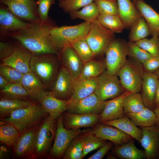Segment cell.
I'll return each instance as SVG.
<instances>
[{"label":"cell","instance_id":"obj_15","mask_svg":"<svg viewBox=\"0 0 159 159\" xmlns=\"http://www.w3.org/2000/svg\"><path fill=\"white\" fill-rule=\"evenodd\" d=\"M73 79L69 71L62 66L49 95L58 99L69 100L72 93Z\"/></svg>","mask_w":159,"mask_h":159},{"label":"cell","instance_id":"obj_45","mask_svg":"<svg viewBox=\"0 0 159 159\" xmlns=\"http://www.w3.org/2000/svg\"><path fill=\"white\" fill-rule=\"evenodd\" d=\"M0 74L10 83H21L24 74L8 65H0Z\"/></svg>","mask_w":159,"mask_h":159},{"label":"cell","instance_id":"obj_50","mask_svg":"<svg viewBox=\"0 0 159 159\" xmlns=\"http://www.w3.org/2000/svg\"><path fill=\"white\" fill-rule=\"evenodd\" d=\"M113 143L107 142L104 145L99 148L94 154L89 157L88 159H102L109 151L113 148Z\"/></svg>","mask_w":159,"mask_h":159},{"label":"cell","instance_id":"obj_1","mask_svg":"<svg viewBox=\"0 0 159 159\" xmlns=\"http://www.w3.org/2000/svg\"><path fill=\"white\" fill-rule=\"evenodd\" d=\"M56 26L49 20L31 23L28 28L13 33L9 37L16 40L32 54L50 53L59 57L52 42L50 30Z\"/></svg>","mask_w":159,"mask_h":159},{"label":"cell","instance_id":"obj_54","mask_svg":"<svg viewBox=\"0 0 159 159\" xmlns=\"http://www.w3.org/2000/svg\"><path fill=\"white\" fill-rule=\"evenodd\" d=\"M153 111L155 112L157 119V124L159 126V105L155 106Z\"/></svg>","mask_w":159,"mask_h":159},{"label":"cell","instance_id":"obj_55","mask_svg":"<svg viewBox=\"0 0 159 159\" xmlns=\"http://www.w3.org/2000/svg\"><path fill=\"white\" fill-rule=\"evenodd\" d=\"M106 158L107 159H117L118 158L112 153L108 152L106 154Z\"/></svg>","mask_w":159,"mask_h":159},{"label":"cell","instance_id":"obj_6","mask_svg":"<svg viewBox=\"0 0 159 159\" xmlns=\"http://www.w3.org/2000/svg\"><path fill=\"white\" fill-rule=\"evenodd\" d=\"M144 71L142 64L130 57L116 75L126 91L140 93Z\"/></svg>","mask_w":159,"mask_h":159},{"label":"cell","instance_id":"obj_27","mask_svg":"<svg viewBox=\"0 0 159 159\" xmlns=\"http://www.w3.org/2000/svg\"><path fill=\"white\" fill-rule=\"evenodd\" d=\"M134 139L120 145H116L111 150V153L117 158L121 159H145L144 150L138 148Z\"/></svg>","mask_w":159,"mask_h":159},{"label":"cell","instance_id":"obj_57","mask_svg":"<svg viewBox=\"0 0 159 159\" xmlns=\"http://www.w3.org/2000/svg\"><path fill=\"white\" fill-rule=\"evenodd\" d=\"M158 136H159V128L158 131Z\"/></svg>","mask_w":159,"mask_h":159},{"label":"cell","instance_id":"obj_13","mask_svg":"<svg viewBox=\"0 0 159 159\" xmlns=\"http://www.w3.org/2000/svg\"><path fill=\"white\" fill-rule=\"evenodd\" d=\"M41 122L20 133L17 141L13 147L12 154L14 158L27 159L32 154Z\"/></svg>","mask_w":159,"mask_h":159},{"label":"cell","instance_id":"obj_43","mask_svg":"<svg viewBox=\"0 0 159 159\" xmlns=\"http://www.w3.org/2000/svg\"><path fill=\"white\" fill-rule=\"evenodd\" d=\"M135 43L152 56H159V36H152L150 39L145 38Z\"/></svg>","mask_w":159,"mask_h":159},{"label":"cell","instance_id":"obj_35","mask_svg":"<svg viewBox=\"0 0 159 159\" xmlns=\"http://www.w3.org/2000/svg\"><path fill=\"white\" fill-rule=\"evenodd\" d=\"M0 99H12L29 100V96L21 83H11L0 90Z\"/></svg>","mask_w":159,"mask_h":159},{"label":"cell","instance_id":"obj_30","mask_svg":"<svg viewBox=\"0 0 159 159\" xmlns=\"http://www.w3.org/2000/svg\"><path fill=\"white\" fill-rule=\"evenodd\" d=\"M137 126L140 127L151 126L157 124V119L154 111L146 107L136 113L125 114Z\"/></svg>","mask_w":159,"mask_h":159},{"label":"cell","instance_id":"obj_17","mask_svg":"<svg viewBox=\"0 0 159 159\" xmlns=\"http://www.w3.org/2000/svg\"><path fill=\"white\" fill-rule=\"evenodd\" d=\"M93 127L91 131L96 136L108 140L116 145L123 144L133 139L117 128L102 123H98Z\"/></svg>","mask_w":159,"mask_h":159},{"label":"cell","instance_id":"obj_18","mask_svg":"<svg viewBox=\"0 0 159 159\" xmlns=\"http://www.w3.org/2000/svg\"><path fill=\"white\" fill-rule=\"evenodd\" d=\"M32 55L31 52L19 43L10 56L1 60L2 63L25 74L31 72L29 64Z\"/></svg>","mask_w":159,"mask_h":159},{"label":"cell","instance_id":"obj_29","mask_svg":"<svg viewBox=\"0 0 159 159\" xmlns=\"http://www.w3.org/2000/svg\"><path fill=\"white\" fill-rule=\"evenodd\" d=\"M39 102L49 115L57 119L63 112L66 111L68 100L57 99L49 94Z\"/></svg>","mask_w":159,"mask_h":159},{"label":"cell","instance_id":"obj_53","mask_svg":"<svg viewBox=\"0 0 159 159\" xmlns=\"http://www.w3.org/2000/svg\"><path fill=\"white\" fill-rule=\"evenodd\" d=\"M155 106L159 105V80L158 81L155 98Z\"/></svg>","mask_w":159,"mask_h":159},{"label":"cell","instance_id":"obj_34","mask_svg":"<svg viewBox=\"0 0 159 159\" xmlns=\"http://www.w3.org/2000/svg\"><path fill=\"white\" fill-rule=\"evenodd\" d=\"M106 70L105 59L100 61L92 59L84 63L79 77L84 78H96Z\"/></svg>","mask_w":159,"mask_h":159},{"label":"cell","instance_id":"obj_56","mask_svg":"<svg viewBox=\"0 0 159 159\" xmlns=\"http://www.w3.org/2000/svg\"><path fill=\"white\" fill-rule=\"evenodd\" d=\"M154 73L156 75L159 79V69L156 70Z\"/></svg>","mask_w":159,"mask_h":159},{"label":"cell","instance_id":"obj_8","mask_svg":"<svg viewBox=\"0 0 159 159\" xmlns=\"http://www.w3.org/2000/svg\"><path fill=\"white\" fill-rule=\"evenodd\" d=\"M106 71L116 75L126 62L128 56L127 42L121 38L115 39L105 53Z\"/></svg>","mask_w":159,"mask_h":159},{"label":"cell","instance_id":"obj_41","mask_svg":"<svg viewBox=\"0 0 159 159\" xmlns=\"http://www.w3.org/2000/svg\"><path fill=\"white\" fill-rule=\"evenodd\" d=\"M83 148L80 135L74 138L69 144L63 155V159H82Z\"/></svg>","mask_w":159,"mask_h":159},{"label":"cell","instance_id":"obj_14","mask_svg":"<svg viewBox=\"0 0 159 159\" xmlns=\"http://www.w3.org/2000/svg\"><path fill=\"white\" fill-rule=\"evenodd\" d=\"M0 7V32L1 37H9L10 35L28 27L31 23L19 18L6 6Z\"/></svg>","mask_w":159,"mask_h":159},{"label":"cell","instance_id":"obj_46","mask_svg":"<svg viewBox=\"0 0 159 159\" xmlns=\"http://www.w3.org/2000/svg\"><path fill=\"white\" fill-rule=\"evenodd\" d=\"M94 0H64L60 1L58 6L65 13L77 11L92 3Z\"/></svg>","mask_w":159,"mask_h":159},{"label":"cell","instance_id":"obj_16","mask_svg":"<svg viewBox=\"0 0 159 159\" xmlns=\"http://www.w3.org/2000/svg\"><path fill=\"white\" fill-rule=\"evenodd\" d=\"M140 128L143 133L140 143L144 149L146 159H159V126L156 124L151 126Z\"/></svg>","mask_w":159,"mask_h":159},{"label":"cell","instance_id":"obj_37","mask_svg":"<svg viewBox=\"0 0 159 159\" xmlns=\"http://www.w3.org/2000/svg\"><path fill=\"white\" fill-rule=\"evenodd\" d=\"M69 13L72 19H80L91 23L97 19L100 15L97 6L94 1L84 7L80 10L72 11Z\"/></svg>","mask_w":159,"mask_h":159},{"label":"cell","instance_id":"obj_23","mask_svg":"<svg viewBox=\"0 0 159 159\" xmlns=\"http://www.w3.org/2000/svg\"><path fill=\"white\" fill-rule=\"evenodd\" d=\"M130 92L126 91L121 95L108 100L104 110L100 114L99 122L102 123L123 117L125 115L124 100Z\"/></svg>","mask_w":159,"mask_h":159},{"label":"cell","instance_id":"obj_33","mask_svg":"<svg viewBox=\"0 0 159 159\" xmlns=\"http://www.w3.org/2000/svg\"><path fill=\"white\" fill-rule=\"evenodd\" d=\"M35 102L33 101L12 99H0V116L3 118L8 117L13 111L26 107Z\"/></svg>","mask_w":159,"mask_h":159},{"label":"cell","instance_id":"obj_31","mask_svg":"<svg viewBox=\"0 0 159 159\" xmlns=\"http://www.w3.org/2000/svg\"><path fill=\"white\" fill-rule=\"evenodd\" d=\"M0 141L8 148L13 147L20 133L12 124L3 120L0 122Z\"/></svg>","mask_w":159,"mask_h":159},{"label":"cell","instance_id":"obj_40","mask_svg":"<svg viewBox=\"0 0 159 159\" xmlns=\"http://www.w3.org/2000/svg\"><path fill=\"white\" fill-rule=\"evenodd\" d=\"M73 48L84 63L93 59L94 54L85 38L80 39L72 43Z\"/></svg>","mask_w":159,"mask_h":159},{"label":"cell","instance_id":"obj_49","mask_svg":"<svg viewBox=\"0 0 159 159\" xmlns=\"http://www.w3.org/2000/svg\"><path fill=\"white\" fill-rule=\"evenodd\" d=\"M143 65L145 71L154 73L159 69V56H151Z\"/></svg>","mask_w":159,"mask_h":159},{"label":"cell","instance_id":"obj_2","mask_svg":"<svg viewBox=\"0 0 159 159\" xmlns=\"http://www.w3.org/2000/svg\"><path fill=\"white\" fill-rule=\"evenodd\" d=\"M59 57L50 53L32 54L29 64L31 72L40 79L47 89L51 90L61 67Z\"/></svg>","mask_w":159,"mask_h":159},{"label":"cell","instance_id":"obj_44","mask_svg":"<svg viewBox=\"0 0 159 159\" xmlns=\"http://www.w3.org/2000/svg\"><path fill=\"white\" fill-rule=\"evenodd\" d=\"M100 14H113L119 16L117 0H94Z\"/></svg>","mask_w":159,"mask_h":159},{"label":"cell","instance_id":"obj_20","mask_svg":"<svg viewBox=\"0 0 159 159\" xmlns=\"http://www.w3.org/2000/svg\"><path fill=\"white\" fill-rule=\"evenodd\" d=\"M62 116L64 127L70 129L93 127L99 122L100 114H74L65 111Z\"/></svg>","mask_w":159,"mask_h":159},{"label":"cell","instance_id":"obj_7","mask_svg":"<svg viewBox=\"0 0 159 159\" xmlns=\"http://www.w3.org/2000/svg\"><path fill=\"white\" fill-rule=\"evenodd\" d=\"M85 39L95 57L105 54L115 38V33L104 27L96 19L91 23L90 30Z\"/></svg>","mask_w":159,"mask_h":159},{"label":"cell","instance_id":"obj_22","mask_svg":"<svg viewBox=\"0 0 159 159\" xmlns=\"http://www.w3.org/2000/svg\"><path fill=\"white\" fill-rule=\"evenodd\" d=\"M159 79L153 72L144 71L140 93L145 106L153 110L155 98Z\"/></svg>","mask_w":159,"mask_h":159},{"label":"cell","instance_id":"obj_26","mask_svg":"<svg viewBox=\"0 0 159 159\" xmlns=\"http://www.w3.org/2000/svg\"><path fill=\"white\" fill-rule=\"evenodd\" d=\"M97 81V77L74 78L72 93L69 100L81 99L94 93L96 87Z\"/></svg>","mask_w":159,"mask_h":159},{"label":"cell","instance_id":"obj_25","mask_svg":"<svg viewBox=\"0 0 159 159\" xmlns=\"http://www.w3.org/2000/svg\"><path fill=\"white\" fill-rule=\"evenodd\" d=\"M119 16L125 29H130L142 16L132 1L131 0H117Z\"/></svg>","mask_w":159,"mask_h":159},{"label":"cell","instance_id":"obj_28","mask_svg":"<svg viewBox=\"0 0 159 159\" xmlns=\"http://www.w3.org/2000/svg\"><path fill=\"white\" fill-rule=\"evenodd\" d=\"M102 123L116 127L130 135L140 143L142 130L136 126L127 116Z\"/></svg>","mask_w":159,"mask_h":159},{"label":"cell","instance_id":"obj_24","mask_svg":"<svg viewBox=\"0 0 159 159\" xmlns=\"http://www.w3.org/2000/svg\"><path fill=\"white\" fill-rule=\"evenodd\" d=\"M132 2L146 21L151 35L159 37V13L144 0H133Z\"/></svg>","mask_w":159,"mask_h":159},{"label":"cell","instance_id":"obj_42","mask_svg":"<svg viewBox=\"0 0 159 159\" xmlns=\"http://www.w3.org/2000/svg\"><path fill=\"white\" fill-rule=\"evenodd\" d=\"M128 56L143 64L152 56L135 42H127Z\"/></svg>","mask_w":159,"mask_h":159},{"label":"cell","instance_id":"obj_3","mask_svg":"<svg viewBox=\"0 0 159 159\" xmlns=\"http://www.w3.org/2000/svg\"><path fill=\"white\" fill-rule=\"evenodd\" d=\"M91 23L85 21L78 24L60 27L52 26L50 32L53 43L60 53L64 47L73 42L85 38L88 34Z\"/></svg>","mask_w":159,"mask_h":159},{"label":"cell","instance_id":"obj_58","mask_svg":"<svg viewBox=\"0 0 159 159\" xmlns=\"http://www.w3.org/2000/svg\"><path fill=\"white\" fill-rule=\"evenodd\" d=\"M63 0H59V2L63 1Z\"/></svg>","mask_w":159,"mask_h":159},{"label":"cell","instance_id":"obj_5","mask_svg":"<svg viewBox=\"0 0 159 159\" xmlns=\"http://www.w3.org/2000/svg\"><path fill=\"white\" fill-rule=\"evenodd\" d=\"M49 115L39 102H34L26 107L15 110L1 120L14 125L20 133L42 121Z\"/></svg>","mask_w":159,"mask_h":159},{"label":"cell","instance_id":"obj_38","mask_svg":"<svg viewBox=\"0 0 159 159\" xmlns=\"http://www.w3.org/2000/svg\"><path fill=\"white\" fill-rule=\"evenodd\" d=\"M129 42H135L151 35L149 27L144 19H139L130 29Z\"/></svg>","mask_w":159,"mask_h":159},{"label":"cell","instance_id":"obj_39","mask_svg":"<svg viewBox=\"0 0 159 159\" xmlns=\"http://www.w3.org/2000/svg\"><path fill=\"white\" fill-rule=\"evenodd\" d=\"M97 20L103 26L114 33H120L125 29L119 16L113 14H100Z\"/></svg>","mask_w":159,"mask_h":159},{"label":"cell","instance_id":"obj_59","mask_svg":"<svg viewBox=\"0 0 159 159\" xmlns=\"http://www.w3.org/2000/svg\"></svg>","mask_w":159,"mask_h":159},{"label":"cell","instance_id":"obj_48","mask_svg":"<svg viewBox=\"0 0 159 159\" xmlns=\"http://www.w3.org/2000/svg\"><path fill=\"white\" fill-rule=\"evenodd\" d=\"M16 45L9 42L0 41V59L2 60L10 56L14 51Z\"/></svg>","mask_w":159,"mask_h":159},{"label":"cell","instance_id":"obj_47","mask_svg":"<svg viewBox=\"0 0 159 159\" xmlns=\"http://www.w3.org/2000/svg\"><path fill=\"white\" fill-rule=\"evenodd\" d=\"M37 11L40 21L45 22L49 20L48 14L51 6L54 3V0H38Z\"/></svg>","mask_w":159,"mask_h":159},{"label":"cell","instance_id":"obj_12","mask_svg":"<svg viewBox=\"0 0 159 159\" xmlns=\"http://www.w3.org/2000/svg\"><path fill=\"white\" fill-rule=\"evenodd\" d=\"M108 100H99L94 93L86 97L77 100H69L66 112L74 114H100Z\"/></svg>","mask_w":159,"mask_h":159},{"label":"cell","instance_id":"obj_51","mask_svg":"<svg viewBox=\"0 0 159 159\" xmlns=\"http://www.w3.org/2000/svg\"><path fill=\"white\" fill-rule=\"evenodd\" d=\"M10 156L9 150L8 147L4 145H1L0 146V159H5L8 158Z\"/></svg>","mask_w":159,"mask_h":159},{"label":"cell","instance_id":"obj_52","mask_svg":"<svg viewBox=\"0 0 159 159\" xmlns=\"http://www.w3.org/2000/svg\"><path fill=\"white\" fill-rule=\"evenodd\" d=\"M11 83L7 79L1 74L0 75V89L5 88Z\"/></svg>","mask_w":159,"mask_h":159},{"label":"cell","instance_id":"obj_19","mask_svg":"<svg viewBox=\"0 0 159 159\" xmlns=\"http://www.w3.org/2000/svg\"><path fill=\"white\" fill-rule=\"evenodd\" d=\"M21 83L33 101L39 102L49 94L39 78L32 72L24 74Z\"/></svg>","mask_w":159,"mask_h":159},{"label":"cell","instance_id":"obj_11","mask_svg":"<svg viewBox=\"0 0 159 159\" xmlns=\"http://www.w3.org/2000/svg\"><path fill=\"white\" fill-rule=\"evenodd\" d=\"M0 2L15 15L26 22L32 23L40 20L35 0H0Z\"/></svg>","mask_w":159,"mask_h":159},{"label":"cell","instance_id":"obj_10","mask_svg":"<svg viewBox=\"0 0 159 159\" xmlns=\"http://www.w3.org/2000/svg\"><path fill=\"white\" fill-rule=\"evenodd\" d=\"M126 91L117 75L109 74L105 70L97 77L94 93L99 100L105 101L116 97Z\"/></svg>","mask_w":159,"mask_h":159},{"label":"cell","instance_id":"obj_4","mask_svg":"<svg viewBox=\"0 0 159 159\" xmlns=\"http://www.w3.org/2000/svg\"><path fill=\"white\" fill-rule=\"evenodd\" d=\"M56 119L48 115L40 122L34 150L27 159L47 158L55 135Z\"/></svg>","mask_w":159,"mask_h":159},{"label":"cell","instance_id":"obj_9","mask_svg":"<svg viewBox=\"0 0 159 159\" xmlns=\"http://www.w3.org/2000/svg\"><path fill=\"white\" fill-rule=\"evenodd\" d=\"M82 132L80 129H67L64 126L62 114L57 118L55 137L47 158L60 159L62 158L67 147L75 137Z\"/></svg>","mask_w":159,"mask_h":159},{"label":"cell","instance_id":"obj_21","mask_svg":"<svg viewBox=\"0 0 159 159\" xmlns=\"http://www.w3.org/2000/svg\"><path fill=\"white\" fill-rule=\"evenodd\" d=\"M59 57L62 66L69 71L74 78L80 77L84 62L71 46L62 49Z\"/></svg>","mask_w":159,"mask_h":159},{"label":"cell","instance_id":"obj_32","mask_svg":"<svg viewBox=\"0 0 159 159\" xmlns=\"http://www.w3.org/2000/svg\"><path fill=\"white\" fill-rule=\"evenodd\" d=\"M83 148L82 158L90 152L99 148L107 142L95 135L91 131L83 132L80 135Z\"/></svg>","mask_w":159,"mask_h":159},{"label":"cell","instance_id":"obj_36","mask_svg":"<svg viewBox=\"0 0 159 159\" xmlns=\"http://www.w3.org/2000/svg\"><path fill=\"white\" fill-rule=\"evenodd\" d=\"M125 114L139 112L146 107L140 93L130 92L125 97L123 102Z\"/></svg>","mask_w":159,"mask_h":159}]
</instances>
